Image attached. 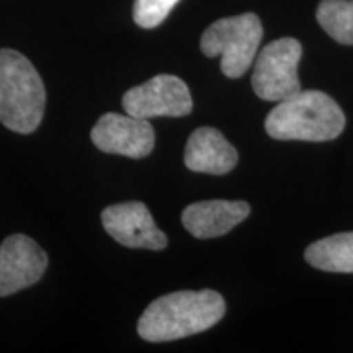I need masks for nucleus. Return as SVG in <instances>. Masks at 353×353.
Segmentation results:
<instances>
[{
	"mask_svg": "<svg viewBox=\"0 0 353 353\" xmlns=\"http://www.w3.org/2000/svg\"><path fill=\"white\" fill-rule=\"evenodd\" d=\"M226 303L218 291H175L149 304L138 322L148 342H170L205 332L223 319Z\"/></svg>",
	"mask_w": 353,
	"mask_h": 353,
	"instance_id": "obj_1",
	"label": "nucleus"
},
{
	"mask_svg": "<svg viewBox=\"0 0 353 353\" xmlns=\"http://www.w3.org/2000/svg\"><path fill=\"white\" fill-rule=\"evenodd\" d=\"M345 114L332 97L319 90H299L278 101L265 120L273 139L324 143L342 134Z\"/></svg>",
	"mask_w": 353,
	"mask_h": 353,
	"instance_id": "obj_2",
	"label": "nucleus"
},
{
	"mask_svg": "<svg viewBox=\"0 0 353 353\" xmlns=\"http://www.w3.org/2000/svg\"><path fill=\"white\" fill-rule=\"evenodd\" d=\"M46 107V90L38 70L19 51L0 50V123L30 134L39 126Z\"/></svg>",
	"mask_w": 353,
	"mask_h": 353,
	"instance_id": "obj_3",
	"label": "nucleus"
},
{
	"mask_svg": "<svg viewBox=\"0 0 353 353\" xmlns=\"http://www.w3.org/2000/svg\"><path fill=\"white\" fill-rule=\"evenodd\" d=\"M263 38L262 21L255 13L228 17L211 23L201 37L206 57H221V70L229 79L242 77L254 63Z\"/></svg>",
	"mask_w": 353,
	"mask_h": 353,
	"instance_id": "obj_4",
	"label": "nucleus"
},
{
	"mask_svg": "<svg viewBox=\"0 0 353 353\" xmlns=\"http://www.w3.org/2000/svg\"><path fill=\"white\" fill-rule=\"evenodd\" d=\"M303 46L294 38H280L268 43L255 61L252 87L259 99L281 101L301 90L298 65Z\"/></svg>",
	"mask_w": 353,
	"mask_h": 353,
	"instance_id": "obj_5",
	"label": "nucleus"
},
{
	"mask_svg": "<svg viewBox=\"0 0 353 353\" xmlns=\"http://www.w3.org/2000/svg\"><path fill=\"white\" fill-rule=\"evenodd\" d=\"M123 108L132 117H187L193 110V100L187 83L170 74H161L151 81L132 87L123 95Z\"/></svg>",
	"mask_w": 353,
	"mask_h": 353,
	"instance_id": "obj_6",
	"label": "nucleus"
},
{
	"mask_svg": "<svg viewBox=\"0 0 353 353\" xmlns=\"http://www.w3.org/2000/svg\"><path fill=\"white\" fill-rule=\"evenodd\" d=\"M92 141L103 152L143 159L152 152L156 132L151 123L144 118L107 113L92 130Z\"/></svg>",
	"mask_w": 353,
	"mask_h": 353,
	"instance_id": "obj_7",
	"label": "nucleus"
},
{
	"mask_svg": "<svg viewBox=\"0 0 353 353\" xmlns=\"http://www.w3.org/2000/svg\"><path fill=\"white\" fill-rule=\"evenodd\" d=\"M48 255L25 234H13L0 245V298L37 283L46 272Z\"/></svg>",
	"mask_w": 353,
	"mask_h": 353,
	"instance_id": "obj_8",
	"label": "nucleus"
},
{
	"mask_svg": "<svg viewBox=\"0 0 353 353\" xmlns=\"http://www.w3.org/2000/svg\"><path fill=\"white\" fill-rule=\"evenodd\" d=\"M105 231L131 249L162 250L165 249L167 236L154 223L151 211L141 201H126L112 205L101 213Z\"/></svg>",
	"mask_w": 353,
	"mask_h": 353,
	"instance_id": "obj_9",
	"label": "nucleus"
},
{
	"mask_svg": "<svg viewBox=\"0 0 353 353\" xmlns=\"http://www.w3.org/2000/svg\"><path fill=\"white\" fill-rule=\"evenodd\" d=\"M249 214V203L242 200H208L188 205L182 213V223L196 239H214L228 234Z\"/></svg>",
	"mask_w": 353,
	"mask_h": 353,
	"instance_id": "obj_10",
	"label": "nucleus"
},
{
	"mask_svg": "<svg viewBox=\"0 0 353 353\" xmlns=\"http://www.w3.org/2000/svg\"><path fill=\"white\" fill-rule=\"evenodd\" d=\"M236 148L216 128L203 126L192 132L185 148V165L192 172L226 175L237 164Z\"/></svg>",
	"mask_w": 353,
	"mask_h": 353,
	"instance_id": "obj_11",
	"label": "nucleus"
},
{
	"mask_svg": "<svg viewBox=\"0 0 353 353\" xmlns=\"http://www.w3.org/2000/svg\"><path fill=\"white\" fill-rule=\"evenodd\" d=\"M304 259L319 270L353 273V231L339 232L312 242L304 252Z\"/></svg>",
	"mask_w": 353,
	"mask_h": 353,
	"instance_id": "obj_12",
	"label": "nucleus"
},
{
	"mask_svg": "<svg viewBox=\"0 0 353 353\" xmlns=\"http://www.w3.org/2000/svg\"><path fill=\"white\" fill-rule=\"evenodd\" d=\"M316 17L330 38L353 46V0H322Z\"/></svg>",
	"mask_w": 353,
	"mask_h": 353,
	"instance_id": "obj_13",
	"label": "nucleus"
},
{
	"mask_svg": "<svg viewBox=\"0 0 353 353\" xmlns=\"http://www.w3.org/2000/svg\"><path fill=\"white\" fill-rule=\"evenodd\" d=\"M180 0H134L132 19L141 28H156L164 21Z\"/></svg>",
	"mask_w": 353,
	"mask_h": 353,
	"instance_id": "obj_14",
	"label": "nucleus"
}]
</instances>
